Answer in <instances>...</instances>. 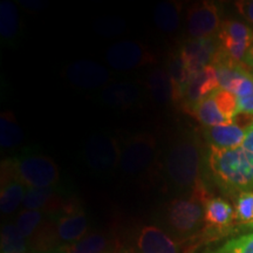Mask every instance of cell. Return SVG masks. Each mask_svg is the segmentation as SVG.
<instances>
[{"mask_svg": "<svg viewBox=\"0 0 253 253\" xmlns=\"http://www.w3.org/2000/svg\"><path fill=\"white\" fill-rule=\"evenodd\" d=\"M208 164L213 178L230 192L253 191V153L239 147L218 149L210 147Z\"/></svg>", "mask_w": 253, "mask_h": 253, "instance_id": "obj_1", "label": "cell"}, {"mask_svg": "<svg viewBox=\"0 0 253 253\" xmlns=\"http://www.w3.org/2000/svg\"><path fill=\"white\" fill-rule=\"evenodd\" d=\"M202 150L192 136H181L168 148L163 162L167 182L177 190H188L203 182L201 176Z\"/></svg>", "mask_w": 253, "mask_h": 253, "instance_id": "obj_2", "label": "cell"}, {"mask_svg": "<svg viewBox=\"0 0 253 253\" xmlns=\"http://www.w3.org/2000/svg\"><path fill=\"white\" fill-rule=\"evenodd\" d=\"M14 163L18 179L27 189L52 188L60 181L58 166L45 155L25 153L15 157Z\"/></svg>", "mask_w": 253, "mask_h": 253, "instance_id": "obj_3", "label": "cell"}, {"mask_svg": "<svg viewBox=\"0 0 253 253\" xmlns=\"http://www.w3.org/2000/svg\"><path fill=\"white\" fill-rule=\"evenodd\" d=\"M157 142L151 134H137L126 138L121 145L119 169L126 176L143 175L155 164Z\"/></svg>", "mask_w": 253, "mask_h": 253, "instance_id": "obj_4", "label": "cell"}, {"mask_svg": "<svg viewBox=\"0 0 253 253\" xmlns=\"http://www.w3.org/2000/svg\"><path fill=\"white\" fill-rule=\"evenodd\" d=\"M188 113L205 128H210L232 123L239 112L235 94L220 88L196 103Z\"/></svg>", "mask_w": 253, "mask_h": 253, "instance_id": "obj_5", "label": "cell"}, {"mask_svg": "<svg viewBox=\"0 0 253 253\" xmlns=\"http://www.w3.org/2000/svg\"><path fill=\"white\" fill-rule=\"evenodd\" d=\"M217 40L219 47L213 62L227 60L235 63H243L253 45V30L237 20L223 21L217 33Z\"/></svg>", "mask_w": 253, "mask_h": 253, "instance_id": "obj_6", "label": "cell"}, {"mask_svg": "<svg viewBox=\"0 0 253 253\" xmlns=\"http://www.w3.org/2000/svg\"><path fill=\"white\" fill-rule=\"evenodd\" d=\"M205 203L192 194L186 198L172 199L167 208L168 224L179 236L192 235L203 223Z\"/></svg>", "mask_w": 253, "mask_h": 253, "instance_id": "obj_7", "label": "cell"}, {"mask_svg": "<svg viewBox=\"0 0 253 253\" xmlns=\"http://www.w3.org/2000/svg\"><path fill=\"white\" fill-rule=\"evenodd\" d=\"M82 154L84 162L91 170L108 173L119 168L121 145L114 136L99 132L87 138Z\"/></svg>", "mask_w": 253, "mask_h": 253, "instance_id": "obj_8", "label": "cell"}, {"mask_svg": "<svg viewBox=\"0 0 253 253\" xmlns=\"http://www.w3.org/2000/svg\"><path fill=\"white\" fill-rule=\"evenodd\" d=\"M106 60L115 71L126 72L150 65L155 56L143 43L137 41L123 40L109 46L106 50Z\"/></svg>", "mask_w": 253, "mask_h": 253, "instance_id": "obj_9", "label": "cell"}, {"mask_svg": "<svg viewBox=\"0 0 253 253\" xmlns=\"http://www.w3.org/2000/svg\"><path fill=\"white\" fill-rule=\"evenodd\" d=\"M221 21L219 8L211 1L192 5L186 13V30L190 39L211 38L219 32Z\"/></svg>", "mask_w": 253, "mask_h": 253, "instance_id": "obj_10", "label": "cell"}, {"mask_svg": "<svg viewBox=\"0 0 253 253\" xmlns=\"http://www.w3.org/2000/svg\"><path fill=\"white\" fill-rule=\"evenodd\" d=\"M67 80L81 89H99L108 86L110 73L104 66L91 60H78L65 69Z\"/></svg>", "mask_w": 253, "mask_h": 253, "instance_id": "obj_11", "label": "cell"}, {"mask_svg": "<svg viewBox=\"0 0 253 253\" xmlns=\"http://www.w3.org/2000/svg\"><path fill=\"white\" fill-rule=\"evenodd\" d=\"M54 224L58 238L67 244L79 242L87 236V217L75 203L67 202L63 205L56 213Z\"/></svg>", "mask_w": 253, "mask_h": 253, "instance_id": "obj_12", "label": "cell"}, {"mask_svg": "<svg viewBox=\"0 0 253 253\" xmlns=\"http://www.w3.org/2000/svg\"><path fill=\"white\" fill-rule=\"evenodd\" d=\"M217 38H204V39H189L178 50L179 55L185 63L190 74H194L212 65L214 56L218 52Z\"/></svg>", "mask_w": 253, "mask_h": 253, "instance_id": "obj_13", "label": "cell"}, {"mask_svg": "<svg viewBox=\"0 0 253 253\" xmlns=\"http://www.w3.org/2000/svg\"><path fill=\"white\" fill-rule=\"evenodd\" d=\"M220 89L217 71L213 65L208 66L190 77L183 95L182 106L185 112H189L196 103Z\"/></svg>", "mask_w": 253, "mask_h": 253, "instance_id": "obj_14", "label": "cell"}, {"mask_svg": "<svg viewBox=\"0 0 253 253\" xmlns=\"http://www.w3.org/2000/svg\"><path fill=\"white\" fill-rule=\"evenodd\" d=\"M178 244L157 226H144L137 237L136 253H178Z\"/></svg>", "mask_w": 253, "mask_h": 253, "instance_id": "obj_15", "label": "cell"}, {"mask_svg": "<svg viewBox=\"0 0 253 253\" xmlns=\"http://www.w3.org/2000/svg\"><path fill=\"white\" fill-rule=\"evenodd\" d=\"M141 90L130 82H114L103 88L101 101L112 108L128 109L140 102Z\"/></svg>", "mask_w": 253, "mask_h": 253, "instance_id": "obj_16", "label": "cell"}, {"mask_svg": "<svg viewBox=\"0 0 253 253\" xmlns=\"http://www.w3.org/2000/svg\"><path fill=\"white\" fill-rule=\"evenodd\" d=\"M249 129H244L235 122L205 128L204 136L210 147L218 149H236L242 147Z\"/></svg>", "mask_w": 253, "mask_h": 253, "instance_id": "obj_17", "label": "cell"}, {"mask_svg": "<svg viewBox=\"0 0 253 253\" xmlns=\"http://www.w3.org/2000/svg\"><path fill=\"white\" fill-rule=\"evenodd\" d=\"M235 220V210L223 198H210L204 205V221L207 230L221 232L230 229Z\"/></svg>", "mask_w": 253, "mask_h": 253, "instance_id": "obj_18", "label": "cell"}, {"mask_svg": "<svg viewBox=\"0 0 253 253\" xmlns=\"http://www.w3.org/2000/svg\"><path fill=\"white\" fill-rule=\"evenodd\" d=\"M65 204L59 196V190L55 186L45 189H27L23 202L25 210L56 213Z\"/></svg>", "mask_w": 253, "mask_h": 253, "instance_id": "obj_19", "label": "cell"}, {"mask_svg": "<svg viewBox=\"0 0 253 253\" xmlns=\"http://www.w3.org/2000/svg\"><path fill=\"white\" fill-rule=\"evenodd\" d=\"M183 5L179 1L167 0L160 2L154 11V21L158 30L173 33L182 24Z\"/></svg>", "mask_w": 253, "mask_h": 253, "instance_id": "obj_20", "label": "cell"}, {"mask_svg": "<svg viewBox=\"0 0 253 253\" xmlns=\"http://www.w3.org/2000/svg\"><path fill=\"white\" fill-rule=\"evenodd\" d=\"M147 88L151 97L158 103H169L173 100V86L167 69L155 68L147 77Z\"/></svg>", "mask_w": 253, "mask_h": 253, "instance_id": "obj_21", "label": "cell"}, {"mask_svg": "<svg viewBox=\"0 0 253 253\" xmlns=\"http://www.w3.org/2000/svg\"><path fill=\"white\" fill-rule=\"evenodd\" d=\"M26 186L18 178L1 182L0 190V210L4 214L12 213L24 202Z\"/></svg>", "mask_w": 253, "mask_h": 253, "instance_id": "obj_22", "label": "cell"}, {"mask_svg": "<svg viewBox=\"0 0 253 253\" xmlns=\"http://www.w3.org/2000/svg\"><path fill=\"white\" fill-rule=\"evenodd\" d=\"M24 140V132L14 114L9 110L2 112L0 115V145L1 148L18 147Z\"/></svg>", "mask_w": 253, "mask_h": 253, "instance_id": "obj_23", "label": "cell"}, {"mask_svg": "<svg viewBox=\"0 0 253 253\" xmlns=\"http://www.w3.org/2000/svg\"><path fill=\"white\" fill-rule=\"evenodd\" d=\"M231 93L235 94L238 112L253 115V73L248 72L233 82L231 86Z\"/></svg>", "mask_w": 253, "mask_h": 253, "instance_id": "obj_24", "label": "cell"}, {"mask_svg": "<svg viewBox=\"0 0 253 253\" xmlns=\"http://www.w3.org/2000/svg\"><path fill=\"white\" fill-rule=\"evenodd\" d=\"M108 248V239L101 233H90L79 242L60 246L58 253H104Z\"/></svg>", "mask_w": 253, "mask_h": 253, "instance_id": "obj_25", "label": "cell"}, {"mask_svg": "<svg viewBox=\"0 0 253 253\" xmlns=\"http://www.w3.org/2000/svg\"><path fill=\"white\" fill-rule=\"evenodd\" d=\"M19 15L17 6L8 0L0 2V36L4 41H13L18 36Z\"/></svg>", "mask_w": 253, "mask_h": 253, "instance_id": "obj_26", "label": "cell"}, {"mask_svg": "<svg viewBox=\"0 0 253 253\" xmlns=\"http://www.w3.org/2000/svg\"><path fill=\"white\" fill-rule=\"evenodd\" d=\"M28 242L14 224L1 227V253H28Z\"/></svg>", "mask_w": 253, "mask_h": 253, "instance_id": "obj_27", "label": "cell"}, {"mask_svg": "<svg viewBox=\"0 0 253 253\" xmlns=\"http://www.w3.org/2000/svg\"><path fill=\"white\" fill-rule=\"evenodd\" d=\"M43 220V214L41 211H33V210H24L20 212L17 218L18 230L26 239H30L32 236L36 233Z\"/></svg>", "mask_w": 253, "mask_h": 253, "instance_id": "obj_28", "label": "cell"}, {"mask_svg": "<svg viewBox=\"0 0 253 253\" xmlns=\"http://www.w3.org/2000/svg\"><path fill=\"white\" fill-rule=\"evenodd\" d=\"M235 220L253 226V191L238 195L235 205Z\"/></svg>", "mask_w": 253, "mask_h": 253, "instance_id": "obj_29", "label": "cell"}, {"mask_svg": "<svg viewBox=\"0 0 253 253\" xmlns=\"http://www.w3.org/2000/svg\"><path fill=\"white\" fill-rule=\"evenodd\" d=\"M205 253H253V232L227 240L218 249Z\"/></svg>", "mask_w": 253, "mask_h": 253, "instance_id": "obj_30", "label": "cell"}, {"mask_svg": "<svg viewBox=\"0 0 253 253\" xmlns=\"http://www.w3.org/2000/svg\"><path fill=\"white\" fill-rule=\"evenodd\" d=\"M97 34L104 37H115L126 30V21L118 17L101 18L94 24Z\"/></svg>", "mask_w": 253, "mask_h": 253, "instance_id": "obj_31", "label": "cell"}, {"mask_svg": "<svg viewBox=\"0 0 253 253\" xmlns=\"http://www.w3.org/2000/svg\"><path fill=\"white\" fill-rule=\"evenodd\" d=\"M236 8L238 9L239 14L246 20L253 24V0H242L235 2Z\"/></svg>", "mask_w": 253, "mask_h": 253, "instance_id": "obj_32", "label": "cell"}, {"mask_svg": "<svg viewBox=\"0 0 253 253\" xmlns=\"http://www.w3.org/2000/svg\"><path fill=\"white\" fill-rule=\"evenodd\" d=\"M244 63L248 66L250 69H251V72L253 71V45L251 46V48L249 49L248 54H246V56H245Z\"/></svg>", "mask_w": 253, "mask_h": 253, "instance_id": "obj_33", "label": "cell"}, {"mask_svg": "<svg viewBox=\"0 0 253 253\" xmlns=\"http://www.w3.org/2000/svg\"><path fill=\"white\" fill-rule=\"evenodd\" d=\"M25 7H31V8H41L42 7V2L41 1H21Z\"/></svg>", "mask_w": 253, "mask_h": 253, "instance_id": "obj_34", "label": "cell"}, {"mask_svg": "<svg viewBox=\"0 0 253 253\" xmlns=\"http://www.w3.org/2000/svg\"><path fill=\"white\" fill-rule=\"evenodd\" d=\"M118 253H136V251L132 249H121L119 250Z\"/></svg>", "mask_w": 253, "mask_h": 253, "instance_id": "obj_35", "label": "cell"}, {"mask_svg": "<svg viewBox=\"0 0 253 253\" xmlns=\"http://www.w3.org/2000/svg\"><path fill=\"white\" fill-rule=\"evenodd\" d=\"M28 253H43V252H38V251H30Z\"/></svg>", "mask_w": 253, "mask_h": 253, "instance_id": "obj_36", "label": "cell"}, {"mask_svg": "<svg viewBox=\"0 0 253 253\" xmlns=\"http://www.w3.org/2000/svg\"><path fill=\"white\" fill-rule=\"evenodd\" d=\"M55 253H58V252H55Z\"/></svg>", "mask_w": 253, "mask_h": 253, "instance_id": "obj_37", "label": "cell"}]
</instances>
